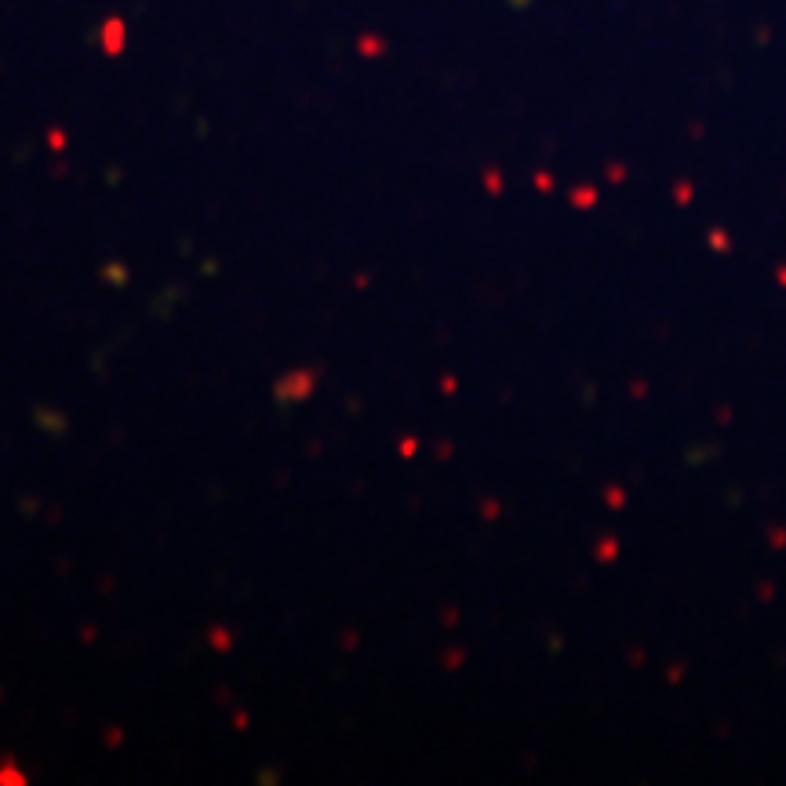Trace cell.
<instances>
[{"label":"cell","mask_w":786,"mask_h":786,"mask_svg":"<svg viewBox=\"0 0 786 786\" xmlns=\"http://www.w3.org/2000/svg\"><path fill=\"white\" fill-rule=\"evenodd\" d=\"M109 51H120V22H109Z\"/></svg>","instance_id":"cell-1"}]
</instances>
